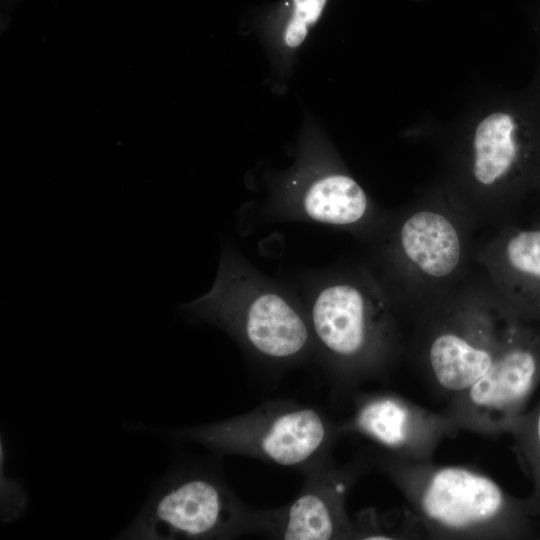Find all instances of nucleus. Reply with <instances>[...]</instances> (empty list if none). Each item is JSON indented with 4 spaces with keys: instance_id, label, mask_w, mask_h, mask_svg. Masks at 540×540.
Segmentation results:
<instances>
[{
    "instance_id": "1",
    "label": "nucleus",
    "mask_w": 540,
    "mask_h": 540,
    "mask_svg": "<svg viewBox=\"0 0 540 540\" xmlns=\"http://www.w3.org/2000/svg\"><path fill=\"white\" fill-rule=\"evenodd\" d=\"M515 321L474 266L452 293L400 317L403 358L448 403L486 372Z\"/></svg>"
},
{
    "instance_id": "2",
    "label": "nucleus",
    "mask_w": 540,
    "mask_h": 540,
    "mask_svg": "<svg viewBox=\"0 0 540 540\" xmlns=\"http://www.w3.org/2000/svg\"><path fill=\"white\" fill-rule=\"evenodd\" d=\"M402 493L428 539L514 540L535 535L527 499L473 468L406 460L376 447L363 450Z\"/></svg>"
},
{
    "instance_id": "3",
    "label": "nucleus",
    "mask_w": 540,
    "mask_h": 540,
    "mask_svg": "<svg viewBox=\"0 0 540 540\" xmlns=\"http://www.w3.org/2000/svg\"><path fill=\"white\" fill-rule=\"evenodd\" d=\"M478 229L454 198L421 201L396 214L383 251L399 317L443 299L467 279Z\"/></svg>"
},
{
    "instance_id": "4",
    "label": "nucleus",
    "mask_w": 540,
    "mask_h": 540,
    "mask_svg": "<svg viewBox=\"0 0 540 540\" xmlns=\"http://www.w3.org/2000/svg\"><path fill=\"white\" fill-rule=\"evenodd\" d=\"M370 282L348 280L323 289L309 323L327 363L331 393L350 397L386 381L403 359L400 319L388 296Z\"/></svg>"
},
{
    "instance_id": "5",
    "label": "nucleus",
    "mask_w": 540,
    "mask_h": 540,
    "mask_svg": "<svg viewBox=\"0 0 540 540\" xmlns=\"http://www.w3.org/2000/svg\"><path fill=\"white\" fill-rule=\"evenodd\" d=\"M175 436L220 455L251 457L303 474L333 459L342 435L339 422L320 408L276 399L241 415L181 429Z\"/></svg>"
},
{
    "instance_id": "6",
    "label": "nucleus",
    "mask_w": 540,
    "mask_h": 540,
    "mask_svg": "<svg viewBox=\"0 0 540 540\" xmlns=\"http://www.w3.org/2000/svg\"><path fill=\"white\" fill-rule=\"evenodd\" d=\"M253 512L218 473L185 468L161 484L119 538L232 539L252 534Z\"/></svg>"
},
{
    "instance_id": "7",
    "label": "nucleus",
    "mask_w": 540,
    "mask_h": 540,
    "mask_svg": "<svg viewBox=\"0 0 540 540\" xmlns=\"http://www.w3.org/2000/svg\"><path fill=\"white\" fill-rule=\"evenodd\" d=\"M540 384V325L515 321L486 372L441 412L457 431L504 434Z\"/></svg>"
},
{
    "instance_id": "8",
    "label": "nucleus",
    "mask_w": 540,
    "mask_h": 540,
    "mask_svg": "<svg viewBox=\"0 0 540 540\" xmlns=\"http://www.w3.org/2000/svg\"><path fill=\"white\" fill-rule=\"evenodd\" d=\"M370 469L362 451L342 466L331 459L304 472L303 485L291 502L254 509L252 534L281 540L353 539L346 500L354 484Z\"/></svg>"
},
{
    "instance_id": "9",
    "label": "nucleus",
    "mask_w": 540,
    "mask_h": 540,
    "mask_svg": "<svg viewBox=\"0 0 540 540\" xmlns=\"http://www.w3.org/2000/svg\"><path fill=\"white\" fill-rule=\"evenodd\" d=\"M351 412L339 422L341 435L360 436L396 457L433 461L440 443L456 428L440 411L434 412L392 391L353 393Z\"/></svg>"
},
{
    "instance_id": "10",
    "label": "nucleus",
    "mask_w": 540,
    "mask_h": 540,
    "mask_svg": "<svg viewBox=\"0 0 540 540\" xmlns=\"http://www.w3.org/2000/svg\"><path fill=\"white\" fill-rule=\"evenodd\" d=\"M473 259L518 320L540 325V220L496 228L476 241Z\"/></svg>"
},
{
    "instance_id": "11",
    "label": "nucleus",
    "mask_w": 540,
    "mask_h": 540,
    "mask_svg": "<svg viewBox=\"0 0 540 540\" xmlns=\"http://www.w3.org/2000/svg\"><path fill=\"white\" fill-rule=\"evenodd\" d=\"M203 318L231 329L262 360L287 364L302 360L312 346L309 320L283 297L264 293L238 313L218 310Z\"/></svg>"
},
{
    "instance_id": "12",
    "label": "nucleus",
    "mask_w": 540,
    "mask_h": 540,
    "mask_svg": "<svg viewBox=\"0 0 540 540\" xmlns=\"http://www.w3.org/2000/svg\"><path fill=\"white\" fill-rule=\"evenodd\" d=\"M303 207L313 220L342 226L361 224L370 209L362 187L345 174H329L315 180L305 193Z\"/></svg>"
},
{
    "instance_id": "13",
    "label": "nucleus",
    "mask_w": 540,
    "mask_h": 540,
    "mask_svg": "<svg viewBox=\"0 0 540 540\" xmlns=\"http://www.w3.org/2000/svg\"><path fill=\"white\" fill-rule=\"evenodd\" d=\"M353 520L355 540H407L428 538L423 524L409 507L378 511L366 508Z\"/></svg>"
},
{
    "instance_id": "14",
    "label": "nucleus",
    "mask_w": 540,
    "mask_h": 540,
    "mask_svg": "<svg viewBox=\"0 0 540 540\" xmlns=\"http://www.w3.org/2000/svg\"><path fill=\"white\" fill-rule=\"evenodd\" d=\"M504 434L512 437L517 455L530 478L532 491L526 498L530 511L535 517L540 516V401L531 410L514 417Z\"/></svg>"
},
{
    "instance_id": "15",
    "label": "nucleus",
    "mask_w": 540,
    "mask_h": 540,
    "mask_svg": "<svg viewBox=\"0 0 540 540\" xmlns=\"http://www.w3.org/2000/svg\"><path fill=\"white\" fill-rule=\"evenodd\" d=\"M327 0H292L291 16L286 23L283 41L290 49L305 41L310 29L320 18Z\"/></svg>"
},
{
    "instance_id": "16",
    "label": "nucleus",
    "mask_w": 540,
    "mask_h": 540,
    "mask_svg": "<svg viewBox=\"0 0 540 540\" xmlns=\"http://www.w3.org/2000/svg\"><path fill=\"white\" fill-rule=\"evenodd\" d=\"M535 189L540 190V174H539V177H538V179H537V183H536Z\"/></svg>"
}]
</instances>
